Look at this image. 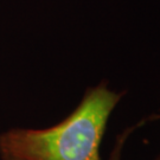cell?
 I'll return each mask as SVG.
<instances>
[{"instance_id": "obj_2", "label": "cell", "mask_w": 160, "mask_h": 160, "mask_svg": "<svg viewBox=\"0 0 160 160\" xmlns=\"http://www.w3.org/2000/svg\"><path fill=\"white\" fill-rule=\"evenodd\" d=\"M125 140V137L121 138L120 142H119V145L116 146V148L114 149V152H113V154H112V158H110V160H120V148L121 146H122V141Z\"/></svg>"}, {"instance_id": "obj_3", "label": "cell", "mask_w": 160, "mask_h": 160, "mask_svg": "<svg viewBox=\"0 0 160 160\" xmlns=\"http://www.w3.org/2000/svg\"><path fill=\"white\" fill-rule=\"evenodd\" d=\"M154 160H160V153L158 155H157V157H155V159Z\"/></svg>"}, {"instance_id": "obj_1", "label": "cell", "mask_w": 160, "mask_h": 160, "mask_svg": "<svg viewBox=\"0 0 160 160\" xmlns=\"http://www.w3.org/2000/svg\"><path fill=\"white\" fill-rule=\"evenodd\" d=\"M125 92L106 82L89 88L80 104L56 126L10 129L0 137L2 160H101L100 146L109 116Z\"/></svg>"}]
</instances>
